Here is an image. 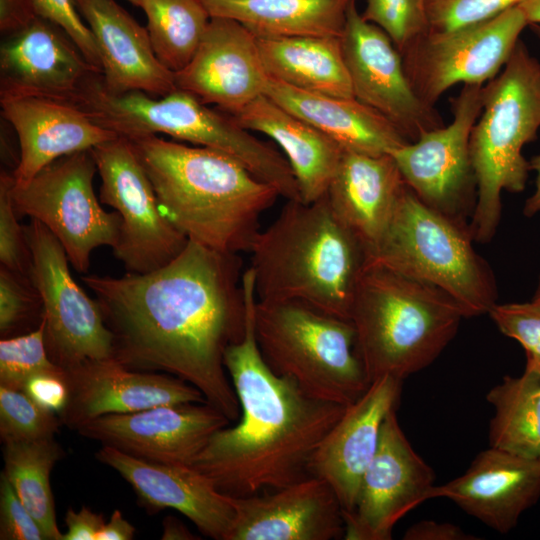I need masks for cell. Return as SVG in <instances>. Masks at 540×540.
Segmentation results:
<instances>
[{"label":"cell","instance_id":"4316f807","mask_svg":"<svg viewBox=\"0 0 540 540\" xmlns=\"http://www.w3.org/2000/svg\"><path fill=\"white\" fill-rule=\"evenodd\" d=\"M264 95L337 142L344 151L390 154L409 141L356 98L313 93L268 76Z\"/></svg>","mask_w":540,"mask_h":540},{"label":"cell","instance_id":"9a60e30c","mask_svg":"<svg viewBox=\"0 0 540 540\" xmlns=\"http://www.w3.org/2000/svg\"><path fill=\"white\" fill-rule=\"evenodd\" d=\"M433 469L414 451L401 429L396 408L381 427L377 450L365 470L351 512H343L344 539L390 540L395 524L428 500Z\"/></svg>","mask_w":540,"mask_h":540},{"label":"cell","instance_id":"3957f363","mask_svg":"<svg viewBox=\"0 0 540 540\" xmlns=\"http://www.w3.org/2000/svg\"><path fill=\"white\" fill-rule=\"evenodd\" d=\"M163 216L189 240L210 249L249 252L260 217L280 197L233 157L156 135L127 138Z\"/></svg>","mask_w":540,"mask_h":540},{"label":"cell","instance_id":"ba28073f","mask_svg":"<svg viewBox=\"0 0 540 540\" xmlns=\"http://www.w3.org/2000/svg\"><path fill=\"white\" fill-rule=\"evenodd\" d=\"M473 241L469 227L431 209L407 186L367 261L439 288L473 317L488 314L498 298L493 271Z\"/></svg>","mask_w":540,"mask_h":540},{"label":"cell","instance_id":"603a6c76","mask_svg":"<svg viewBox=\"0 0 540 540\" xmlns=\"http://www.w3.org/2000/svg\"><path fill=\"white\" fill-rule=\"evenodd\" d=\"M402 380L384 376L346 409L315 451L310 473L324 479L336 493L343 512L355 506L361 478L378 446L387 413L397 408Z\"/></svg>","mask_w":540,"mask_h":540},{"label":"cell","instance_id":"ffe728a7","mask_svg":"<svg viewBox=\"0 0 540 540\" xmlns=\"http://www.w3.org/2000/svg\"><path fill=\"white\" fill-rule=\"evenodd\" d=\"M95 458L130 484L148 512L172 508L205 536L227 540L235 518L232 497L193 466L149 462L106 445Z\"/></svg>","mask_w":540,"mask_h":540},{"label":"cell","instance_id":"44dd1931","mask_svg":"<svg viewBox=\"0 0 540 540\" xmlns=\"http://www.w3.org/2000/svg\"><path fill=\"white\" fill-rule=\"evenodd\" d=\"M95 73L65 31L39 16L1 44L0 98L66 101Z\"/></svg>","mask_w":540,"mask_h":540},{"label":"cell","instance_id":"8fae6325","mask_svg":"<svg viewBox=\"0 0 540 540\" xmlns=\"http://www.w3.org/2000/svg\"><path fill=\"white\" fill-rule=\"evenodd\" d=\"M527 24L516 5L475 25L421 34L400 51L414 92L434 107L454 85L489 82L507 63Z\"/></svg>","mask_w":540,"mask_h":540},{"label":"cell","instance_id":"83f0119b","mask_svg":"<svg viewBox=\"0 0 540 540\" xmlns=\"http://www.w3.org/2000/svg\"><path fill=\"white\" fill-rule=\"evenodd\" d=\"M231 116L245 129L268 136L282 149L301 201L314 202L327 193L344 152L337 142L265 95Z\"/></svg>","mask_w":540,"mask_h":540},{"label":"cell","instance_id":"30bf717a","mask_svg":"<svg viewBox=\"0 0 540 540\" xmlns=\"http://www.w3.org/2000/svg\"><path fill=\"white\" fill-rule=\"evenodd\" d=\"M31 253L29 278L42 301L45 345L63 369L88 360L113 358V335L98 302L74 281L66 252L39 221L24 226Z\"/></svg>","mask_w":540,"mask_h":540},{"label":"cell","instance_id":"74e56055","mask_svg":"<svg viewBox=\"0 0 540 540\" xmlns=\"http://www.w3.org/2000/svg\"><path fill=\"white\" fill-rule=\"evenodd\" d=\"M522 0H425L428 30L451 31L494 18Z\"/></svg>","mask_w":540,"mask_h":540},{"label":"cell","instance_id":"f6af8a7d","mask_svg":"<svg viewBox=\"0 0 540 540\" xmlns=\"http://www.w3.org/2000/svg\"><path fill=\"white\" fill-rule=\"evenodd\" d=\"M404 540H477L459 526L449 522L421 520L410 526L403 535Z\"/></svg>","mask_w":540,"mask_h":540},{"label":"cell","instance_id":"816d5d0a","mask_svg":"<svg viewBox=\"0 0 540 540\" xmlns=\"http://www.w3.org/2000/svg\"><path fill=\"white\" fill-rule=\"evenodd\" d=\"M532 300L540 302V276H539L537 287H536Z\"/></svg>","mask_w":540,"mask_h":540},{"label":"cell","instance_id":"b9f144b4","mask_svg":"<svg viewBox=\"0 0 540 540\" xmlns=\"http://www.w3.org/2000/svg\"><path fill=\"white\" fill-rule=\"evenodd\" d=\"M0 539L46 540L39 524L2 473L0 478Z\"/></svg>","mask_w":540,"mask_h":540},{"label":"cell","instance_id":"d4e9b609","mask_svg":"<svg viewBox=\"0 0 540 540\" xmlns=\"http://www.w3.org/2000/svg\"><path fill=\"white\" fill-rule=\"evenodd\" d=\"M76 5L95 38L108 92L163 97L177 89L174 72L156 57L147 29L115 0H76Z\"/></svg>","mask_w":540,"mask_h":540},{"label":"cell","instance_id":"7402d4cb","mask_svg":"<svg viewBox=\"0 0 540 540\" xmlns=\"http://www.w3.org/2000/svg\"><path fill=\"white\" fill-rule=\"evenodd\" d=\"M446 498L501 534L540 499V459L491 447L480 452L461 476L434 485L428 499Z\"/></svg>","mask_w":540,"mask_h":540},{"label":"cell","instance_id":"1f68e13d","mask_svg":"<svg viewBox=\"0 0 540 540\" xmlns=\"http://www.w3.org/2000/svg\"><path fill=\"white\" fill-rule=\"evenodd\" d=\"M63 455L54 438L3 442L2 474L39 524L46 540H63L50 485L51 471Z\"/></svg>","mask_w":540,"mask_h":540},{"label":"cell","instance_id":"60d3db41","mask_svg":"<svg viewBox=\"0 0 540 540\" xmlns=\"http://www.w3.org/2000/svg\"><path fill=\"white\" fill-rule=\"evenodd\" d=\"M33 2L37 15L65 31L86 60L102 73L95 38L79 13L76 0H33Z\"/></svg>","mask_w":540,"mask_h":540},{"label":"cell","instance_id":"ab89813d","mask_svg":"<svg viewBox=\"0 0 540 540\" xmlns=\"http://www.w3.org/2000/svg\"><path fill=\"white\" fill-rule=\"evenodd\" d=\"M42 301L28 276L0 267V334L9 335L34 315L42 316Z\"/></svg>","mask_w":540,"mask_h":540},{"label":"cell","instance_id":"7c38bea8","mask_svg":"<svg viewBox=\"0 0 540 540\" xmlns=\"http://www.w3.org/2000/svg\"><path fill=\"white\" fill-rule=\"evenodd\" d=\"M484 85H463L451 99L453 119L393 150L406 185L425 205L469 227L477 200L470 158L472 128L482 110Z\"/></svg>","mask_w":540,"mask_h":540},{"label":"cell","instance_id":"f1b7e54d","mask_svg":"<svg viewBox=\"0 0 540 540\" xmlns=\"http://www.w3.org/2000/svg\"><path fill=\"white\" fill-rule=\"evenodd\" d=\"M211 17L235 20L257 39L341 37L352 0H201Z\"/></svg>","mask_w":540,"mask_h":540},{"label":"cell","instance_id":"9c48e42d","mask_svg":"<svg viewBox=\"0 0 540 540\" xmlns=\"http://www.w3.org/2000/svg\"><path fill=\"white\" fill-rule=\"evenodd\" d=\"M97 166L91 152L65 155L43 168L29 182L12 187L18 216L42 223L61 243L72 267L84 273L100 246L118 242L121 217L105 211L94 192Z\"/></svg>","mask_w":540,"mask_h":540},{"label":"cell","instance_id":"484cf974","mask_svg":"<svg viewBox=\"0 0 540 540\" xmlns=\"http://www.w3.org/2000/svg\"><path fill=\"white\" fill-rule=\"evenodd\" d=\"M406 188L391 154L344 151L326 196L368 256L383 236Z\"/></svg>","mask_w":540,"mask_h":540},{"label":"cell","instance_id":"e0dca14e","mask_svg":"<svg viewBox=\"0 0 540 540\" xmlns=\"http://www.w3.org/2000/svg\"><path fill=\"white\" fill-rule=\"evenodd\" d=\"M174 75L177 89L229 115L264 95L268 79L258 39L223 17H211L193 57Z\"/></svg>","mask_w":540,"mask_h":540},{"label":"cell","instance_id":"8992f818","mask_svg":"<svg viewBox=\"0 0 540 540\" xmlns=\"http://www.w3.org/2000/svg\"><path fill=\"white\" fill-rule=\"evenodd\" d=\"M540 128V62L518 41L503 70L482 89V110L469 141L477 183L469 223L474 241L492 240L500 223L501 193L524 191L530 164L523 147Z\"/></svg>","mask_w":540,"mask_h":540},{"label":"cell","instance_id":"d6a6232c","mask_svg":"<svg viewBox=\"0 0 540 540\" xmlns=\"http://www.w3.org/2000/svg\"><path fill=\"white\" fill-rule=\"evenodd\" d=\"M147 31L158 60L170 71L193 57L211 19L201 0H141Z\"/></svg>","mask_w":540,"mask_h":540},{"label":"cell","instance_id":"4fadbf2b","mask_svg":"<svg viewBox=\"0 0 540 540\" xmlns=\"http://www.w3.org/2000/svg\"><path fill=\"white\" fill-rule=\"evenodd\" d=\"M91 152L101 178L100 201L121 217L114 256L130 273H148L168 264L189 239L160 212L153 186L129 140L118 136Z\"/></svg>","mask_w":540,"mask_h":540},{"label":"cell","instance_id":"4dcf8cb0","mask_svg":"<svg viewBox=\"0 0 540 540\" xmlns=\"http://www.w3.org/2000/svg\"><path fill=\"white\" fill-rule=\"evenodd\" d=\"M494 409L490 446L530 459H540V374L524 371L506 376L486 396Z\"/></svg>","mask_w":540,"mask_h":540},{"label":"cell","instance_id":"52a82bcc","mask_svg":"<svg viewBox=\"0 0 540 540\" xmlns=\"http://www.w3.org/2000/svg\"><path fill=\"white\" fill-rule=\"evenodd\" d=\"M254 329L270 369L314 398L347 406L371 383L349 319L300 302L256 300Z\"/></svg>","mask_w":540,"mask_h":540},{"label":"cell","instance_id":"8d00e7d4","mask_svg":"<svg viewBox=\"0 0 540 540\" xmlns=\"http://www.w3.org/2000/svg\"><path fill=\"white\" fill-rule=\"evenodd\" d=\"M488 314L501 333L522 345L525 371L540 374V302L496 303Z\"/></svg>","mask_w":540,"mask_h":540},{"label":"cell","instance_id":"f35d334b","mask_svg":"<svg viewBox=\"0 0 540 540\" xmlns=\"http://www.w3.org/2000/svg\"><path fill=\"white\" fill-rule=\"evenodd\" d=\"M14 178L12 174H0V263L1 266L29 277L31 253L24 226L18 222V214L12 199Z\"/></svg>","mask_w":540,"mask_h":540},{"label":"cell","instance_id":"2e32d148","mask_svg":"<svg viewBox=\"0 0 540 540\" xmlns=\"http://www.w3.org/2000/svg\"><path fill=\"white\" fill-rule=\"evenodd\" d=\"M230 422L208 402H195L104 415L76 432L145 461L192 466L211 436Z\"/></svg>","mask_w":540,"mask_h":540},{"label":"cell","instance_id":"7dc6e473","mask_svg":"<svg viewBox=\"0 0 540 540\" xmlns=\"http://www.w3.org/2000/svg\"><path fill=\"white\" fill-rule=\"evenodd\" d=\"M135 535V527L115 509L108 522L98 533L96 540H131Z\"/></svg>","mask_w":540,"mask_h":540},{"label":"cell","instance_id":"f546056e","mask_svg":"<svg viewBox=\"0 0 540 540\" xmlns=\"http://www.w3.org/2000/svg\"><path fill=\"white\" fill-rule=\"evenodd\" d=\"M269 77L301 90L354 98L341 37L258 39Z\"/></svg>","mask_w":540,"mask_h":540},{"label":"cell","instance_id":"cb8c5ba5","mask_svg":"<svg viewBox=\"0 0 540 540\" xmlns=\"http://www.w3.org/2000/svg\"><path fill=\"white\" fill-rule=\"evenodd\" d=\"M2 116L14 128L20 158L12 175L29 182L55 160L89 150L119 135L94 123L65 101L43 97H1Z\"/></svg>","mask_w":540,"mask_h":540},{"label":"cell","instance_id":"7a4b0ae2","mask_svg":"<svg viewBox=\"0 0 540 540\" xmlns=\"http://www.w3.org/2000/svg\"><path fill=\"white\" fill-rule=\"evenodd\" d=\"M242 283L246 333L224 355L240 417L234 426L215 432L192 465L233 497L277 490L312 476L315 451L346 409L308 395L294 380L270 369L255 336L257 298L250 268Z\"/></svg>","mask_w":540,"mask_h":540},{"label":"cell","instance_id":"ac0fdd59","mask_svg":"<svg viewBox=\"0 0 540 540\" xmlns=\"http://www.w3.org/2000/svg\"><path fill=\"white\" fill-rule=\"evenodd\" d=\"M64 371L68 399L58 416L62 425L75 431L108 414L207 402L196 387L178 377L132 370L114 358L88 360Z\"/></svg>","mask_w":540,"mask_h":540},{"label":"cell","instance_id":"7bdbcfd3","mask_svg":"<svg viewBox=\"0 0 540 540\" xmlns=\"http://www.w3.org/2000/svg\"><path fill=\"white\" fill-rule=\"evenodd\" d=\"M22 391L37 405L58 415L68 399L65 371L33 375L26 381Z\"/></svg>","mask_w":540,"mask_h":540},{"label":"cell","instance_id":"d6986e66","mask_svg":"<svg viewBox=\"0 0 540 540\" xmlns=\"http://www.w3.org/2000/svg\"><path fill=\"white\" fill-rule=\"evenodd\" d=\"M231 497L235 518L227 540L344 538L341 503L322 478L310 476L277 490Z\"/></svg>","mask_w":540,"mask_h":540},{"label":"cell","instance_id":"6da1fadb","mask_svg":"<svg viewBox=\"0 0 540 540\" xmlns=\"http://www.w3.org/2000/svg\"><path fill=\"white\" fill-rule=\"evenodd\" d=\"M239 254L189 240L168 264L120 277L86 275L113 335V358L137 371H162L196 387L230 421L240 404L224 364L246 333Z\"/></svg>","mask_w":540,"mask_h":540},{"label":"cell","instance_id":"681fc988","mask_svg":"<svg viewBox=\"0 0 540 540\" xmlns=\"http://www.w3.org/2000/svg\"><path fill=\"white\" fill-rule=\"evenodd\" d=\"M163 540H193L197 539L186 526L172 516H168L163 521Z\"/></svg>","mask_w":540,"mask_h":540},{"label":"cell","instance_id":"e575fe53","mask_svg":"<svg viewBox=\"0 0 540 540\" xmlns=\"http://www.w3.org/2000/svg\"><path fill=\"white\" fill-rule=\"evenodd\" d=\"M61 425L56 413L37 405L24 391L0 385L2 442L54 438Z\"/></svg>","mask_w":540,"mask_h":540},{"label":"cell","instance_id":"5b68a950","mask_svg":"<svg viewBox=\"0 0 540 540\" xmlns=\"http://www.w3.org/2000/svg\"><path fill=\"white\" fill-rule=\"evenodd\" d=\"M464 309L439 288L367 261L350 320L370 382L402 380L430 365L455 337Z\"/></svg>","mask_w":540,"mask_h":540},{"label":"cell","instance_id":"c3c4849f","mask_svg":"<svg viewBox=\"0 0 540 540\" xmlns=\"http://www.w3.org/2000/svg\"><path fill=\"white\" fill-rule=\"evenodd\" d=\"M530 170L535 171V189L527 198L523 208V214L526 217H532L540 213V154L532 157L529 161Z\"/></svg>","mask_w":540,"mask_h":540},{"label":"cell","instance_id":"bcb514c9","mask_svg":"<svg viewBox=\"0 0 540 540\" xmlns=\"http://www.w3.org/2000/svg\"><path fill=\"white\" fill-rule=\"evenodd\" d=\"M38 17L33 0H0V30L15 33Z\"/></svg>","mask_w":540,"mask_h":540},{"label":"cell","instance_id":"ee69618b","mask_svg":"<svg viewBox=\"0 0 540 540\" xmlns=\"http://www.w3.org/2000/svg\"><path fill=\"white\" fill-rule=\"evenodd\" d=\"M67 532L63 540H96V537L105 524L102 514L95 513L86 506L74 511L69 508L65 515Z\"/></svg>","mask_w":540,"mask_h":540},{"label":"cell","instance_id":"836d02e7","mask_svg":"<svg viewBox=\"0 0 540 540\" xmlns=\"http://www.w3.org/2000/svg\"><path fill=\"white\" fill-rule=\"evenodd\" d=\"M64 369L49 357L45 345L44 321L36 329L0 340V385L23 390L33 375Z\"/></svg>","mask_w":540,"mask_h":540},{"label":"cell","instance_id":"d590c367","mask_svg":"<svg viewBox=\"0 0 540 540\" xmlns=\"http://www.w3.org/2000/svg\"><path fill=\"white\" fill-rule=\"evenodd\" d=\"M361 15L380 27L399 52L429 28L425 0H367Z\"/></svg>","mask_w":540,"mask_h":540},{"label":"cell","instance_id":"f907efd6","mask_svg":"<svg viewBox=\"0 0 540 540\" xmlns=\"http://www.w3.org/2000/svg\"><path fill=\"white\" fill-rule=\"evenodd\" d=\"M528 24L540 23V0H522L518 4Z\"/></svg>","mask_w":540,"mask_h":540},{"label":"cell","instance_id":"5bb4252c","mask_svg":"<svg viewBox=\"0 0 540 540\" xmlns=\"http://www.w3.org/2000/svg\"><path fill=\"white\" fill-rule=\"evenodd\" d=\"M354 98L385 117L409 142L444 126L434 107L414 92L390 37L366 21L352 0L341 35Z\"/></svg>","mask_w":540,"mask_h":540},{"label":"cell","instance_id":"277c9868","mask_svg":"<svg viewBox=\"0 0 540 540\" xmlns=\"http://www.w3.org/2000/svg\"><path fill=\"white\" fill-rule=\"evenodd\" d=\"M249 252L258 301L300 302L350 320L367 252L326 194L310 203L287 200Z\"/></svg>","mask_w":540,"mask_h":540},{"label":"cell","instance_id":"f5cc1de1","mask_svg":"<svg viewBox=\"0 0 540 540\" xmlns=\"http://www.w3.org/2000/svg\"><path fill=\"white\" fill-rule=\"evenodd\" d=\"M127 1H129L130 3H132L135 6L140 7L141 0H127Z\"/></svg>","mask_w":540,"mask_h":540}]
</instances>
